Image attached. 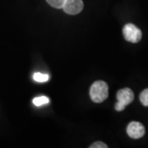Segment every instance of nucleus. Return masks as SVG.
<instances>
[{
    "instance_id": "1",
    "label": "nucleus",
    "mask_w": 148,
    "mask_h": 148,
    "mask_svg": "<svg viewBox=\"0 0 148 148\" xmlns=\"http://www.w3.org/2000/svg\"><path fill=\"white\" fill-rule=\"evenodd\" d=\"M109 95V86L104 81H96L90 89V99L95 103H102Z\"/></svg>"
},
{
    "instance_id": "2",
    "label": "nucleus",
    "mask_w": 148,
    "mask_h": 148,
    "mask_svg": "<svg viewBox=\"0 0 148 148\" xmlns=\"http://www.w3.org/2000/svg\"><path fill=\"white\" fill-rule=\"evenodd\" d=\"M117 103L115 104L114 106V109L115 110L118 112H120L123 111L125 107L131 104L133 100H134V94H133V91H132L130 88H123L119 90L117 92Z\"/></svg>"
},
{
    "instance_id": "3",
    "label": "nucleus",
    "mask_w": 148,
    "mask_h": 148,
    "mask_svg": "<svg viewBox=\"0 0 148 148\" xmlns=\"http://www.w3.org/2000/svg\"><path fill=\"white\" fill-rule=\"evenodd\" d=\"M123 35L125 40L131 43H138L142 40V31L132 23L126 24L123 28Z\"/></svg>"
},
{
    "instance_id": "4",
    "label": "nucleus",
    "mask_w": 148,
    "mask_h": 148,
    "mask_svg": "<svg viewBox=\"0 0 148 148\" xmlns=\"http://www.w3.org/2000/svg\"><path fill=\"white\" fill-rule=\"evenodd\" d=\"M82 0H65L63 9L69 15H77L83 9Z\"/></svg>"
},
{
    "instance_id": "5",
    "label": "nucleus",
    "mask_w": 148,
    "mask_h": 148,
    "mask_svg": "<svg viewBox=\"0 0 148 148\" xmlns=\"http://www.w3.org/2000/svg\"><path fill=\"white\" fill-rule=\"evenodd\" d=\"M127 135L133 139H139L145 135V127L139 122L132 121L127 127Z\"/></svg>"
},
{
    "instance_id": "6",
    "label": "nucleus",
    "mask_w": 148,
    "mask_h": 148,
    "mask_svg": "<svg viewBox=\"0 0 148 148\" xmlns=\"http://www.w3.org/2000/svg\"><path fill=\"white\" fill-rule=\"evenodd\" d=\"M33 79L37 82H45L49 79V76L48 74L41 73H36L33 75Z\"/></svg>"
},
{
    "instance_id": "7",
    "label": "nucleus",
    "mask_w": 148,
    "mask_h": 148,
    "mask_svg": "<svg viewBox=\"0 0 148 148\" xmlns=\"http://www.w3.org/2000/svg\"><path fill=\"white\" fill-rule=\"evenodd\" d=\"M49 103V99L46 96H39L33 99V104L36 106H40Z\"/></svg>"
},
{
    "instance_id": "8",
    "label": "nucleus",
    "mask_w": 148,
    "mask_h": 148,
    "mask_svg": "<svg viewBox=\"0 0 148 148\" xmlns=\"http://www.w3.org/2000/svg\"><path fill=\"white\" fill-rule=\"evenodd\" d=\"M47 3L54 8H63L65 0H46Z\"/></svg>"
},
{
    "instance_id": "9",
    "label": "nucleus",
    "mask_w": 148,
    "mask_h": 148,
    "mask_svg": "<svg viewBox=\"0 0 148 148\" xmlns=\"http://www.w3.org/2000/svg\"><path fill=\"white\" fill-rule=\"evenodd\" d=\"M140 101L144 106L148 107V88L143 90L140 94Z\"/></svg>"
},
{
    "instance_id": "10",
    "label": "nucleus",
    "mask_w": 148,
    "mask_h": 148,
    "mask_svg": "<svg viewBox=\"0 0 148 148\" xmlns=\"http://www.w3.org/2000/svg\"><path fill=\"white\" fill-rule=\"evenodd\" d=\"M108 146L106 143H102V142H95L91 146H90V148H107Z\"/></svg>"
}]
</instances>
